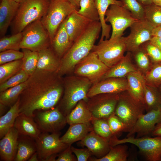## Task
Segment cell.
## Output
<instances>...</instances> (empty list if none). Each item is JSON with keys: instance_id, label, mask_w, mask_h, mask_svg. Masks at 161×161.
I'll return each instance as SVG.
<instances>
[{"instance_id": "14", "label": "cell", "mask_w": 161, "mask_h": 161, "mask_svg": "<svg viewBox=\"0 0 161 161\" xmlns=\"http://www.w3.org/2000/svg\"><path fill=\"white\" fill-rule=\"evenodd\" d=\"M60 131L52 133L41 132L35 139L39 161H45L49 157L58 154L69 145L62 142Z\"/></svg>"}, {"instance_id": "30", "label": "cell", "mask_w": 161, "mask_h": 161, "mask_svg": "<svg viewBox=\"0 0 161 161\" xmlns=\"http://www.w3.org/2000/svg\"><path fill=\"white\" fill-rule=\"evenodd\" d=\"M36 151L34 139L28 136L19 135L17 150L14 161H28Z\"/></svg>"}, {"instance_id": "15", "label": "cell", "mask_w": 161, "mask_h": 161, "mask_svg": "<svg viewBox=\"0 0 161 161\" xmlns=\"http://www.w3.org/2000/svg\"><path fill=\"white\" fill-rule=\"evenodd\" d=\"M130 33L126 37V51L133 52L143 44L151 40L154 28L145 20L137 21L130 27Z\"/></svg>"}, {"instance_id": "8", "label": "cell", "mask_w": 161, "mask_h": 161, "mask_svg": "<svg viewBox=\"0 0 161 161\" xmlns=\"http://www.w3.org/2000/svg\"><path fill=\"white\" fill-rule=\"evenodd\" d=\"M145 110L144 104L135 100L127 91L119 93L114 114L125 124L126 132L131 129Z\"/></svg>"}, {"instance_id": "45", "label": "cell", "mask_w": 161, "mask_h": 161, "mask_svg": "<svg viewBox=\"0 0 161 161\" xmlns=\"http://www.w3.org/2000/svg\"><path fill=\"white\" fill-rule=\"evenodd\" d=\"M141 46L152 63L161 62V50L150 41L145 42Z\"/></svg>"}, {"instance_id": "10", "label": "cell", "mask_w": 161, "mask_h": 161, "mask_svg": "<svg viewBox=\"0 0 161 161\" xmlns=\"http://www.w3.org/2000/svg\"><path fill=\"white\" fill-rule=\"evenodd\" d=\"M109 69L96 53L91 51L76 65L73 72L75 75L87 78L93 84L100 80Z\"/></svg>"}, {"instance_id": "16", "label": "cell", "mask_w": 161, "mask_h": 161, "mask_svg": "<svg viewBox=\"0 0 161 161\" xmlns=\"http://www.w3.org/2000/svg\"><path fill=\"white\" fill-rule=\"evenodd\" d=\"M161 121V107L143 114L128 132L126 137L134 135L138 138L151 134L156 126Z\"/></svg>"}, {"instance_id": "56", "label": "cell", "mask_w": 161, "mask_h": 161, "mask_svg": "<svg viewBox=\"0 0 161 161\" xmlns=\"http://www.w3.org/2000/svg\"><path fill=\"white\" fill-rule=\"evenodd\" d=\"M28 161H39L37 154L36 152L34 153L28 160Z\"/></svg>"}, {"instance_id": "51", "label": "cell", "mask_w": 161, "mask_h": 161, "mask_svg": "<svg viewBox=\"0 0 161 161\" xmlns=\"http://www.w3.org/2000/svg\"><path fill=\"white\" fill-rule=\"evenodd\" d=\"M150 41L161 50V38L153 36Z\"/></svg>"}, {"instance_id": "55", "label": "cell", "mask_w": 161, "mask_h": 161, "mask_svg": "<svg viewBox=\"0 0 161 161\" xmlns=\"http://www.w3.org/2000/svg\"><path fill=\"white\" fill-rule=\"evenodd\" d=\"M8 107L1 103H0V117L4 115L6 111V108Z\"/></svg>"}, {"instance_id": "23", "label": "cell", "mask_w": 161, "mask_h": 161, "mask_svg": "<svg viewBox=\"0 0 161 161\" xmlns=\"http://www.w3.org/2000/svg\"><path fill=\"white\" fill-rule=\"evenodd\" d=\"M38 59L36 69L57 72L61 59L50 46L38 52Z\"/></svg>"}, {"instance_id": "38", "label": "cell", "mask_w": 161, "mask_h": 161, "mask_svg": "<svg viewBox=\"0 0 161 161\" xmlns=\"http://www.w3.org/2000/svg\"><path fill=\"white\" fill-rule=\"evenodd\" d=\"M144 75L146 85L158 88L161 85V62L152 63L150 69Z\"/></svg>"}, {"instance_id": "58", "label": "cell", "mask_w": 161, "mask_h": 161, "mask_svg": "<svg viewBox=\"0 0 161 161\" xmlns=\"http://www.w3.org/2000/svg\"><path fill=\"white\" fill-rule=\"evenodd\" d=\"M14 0L17 2L20 3V2H21V1H22L23 0Z\"/></svg>"}, {"instance_id": "40", "label": "cell", "mask_w": 161, "mask_h": 161, "mask_svg": "<svg viewBox=\"0 0 161 161\" xmlns=\"http://www.w3.org/2000/svg\"><path fill=\"white\" fill-rule=\"evenodd\" d=\"M132 53L138 69L145 74L152 64L148 55L141 46Z\"/></svg>"}, {"instance_id": "50", "label": "cell", "mask_w": 161, "mask_h": 161, "mask_svg": "<svg viewBox=\"0 0 161 161\" xmlns=\"http://www.w3.org/2000/svg\"><path fill=\"white\" fill-rule=\"evenodd\" d=\"M151 134L154 136H161V121L157 124Z\"/></svg>"}, {"instance_id": "26", "label": "cell", "mask_w": 161, "mask_h": 161, "mask_svg": "<svg viewBox=\"0 0 161 161\" xmlns=\"http://www.w3.org/2000/svg\"><path fill=\"white\" fill-rule=\"evenodd\" d=\"M14 127L19 135L27 136L35 139L41 132L33 117L20 113L16 118Z\"/></svg>"}, {"instance_id": "24", "label": "cell", "mask_w": 161, "mask_h": 161, "mask_svg": "<svg viewBox=\"0 0 161 161\" xmlns=\"http://www.w3.org/2000/svg\"><path fill=\"white\" fill-rule=\"evenodd\" d=\"M138 70L132 63L131 52H127L119 62L109 69L101 80L110 78H125L128 74Z\"/></svg>"}, {"instance_id": "59", "label": "cell", "mask_w": 161, "mask_h": 161, "mask_svg": "<svg viewBox=\"0 0 161 161\" xmlns=\"http://www.w3.org/2000/svg\"><path fill=\"white\" fill-rule=\"evenodd\" d=\"M159 89L161 92V85H160L158 88Z\"/></svg>"}, {"instance_id": "17", "label": "cell", "mask_w": 161, "mask_h": 161, "mask_svg": "<svg viewBox=\"0 0 161 161\" xmlns=\"http://www.w3.org/2000/svg\"><path fill=\"white\" fill-rule=\"evenodd\" d=\"M128 88L126 77L110 78L92 84L87 96L90 98L100 94L119 93L127 91Z\"/></svg>"}, {"instance_id": "11", "label": "cell", "mask_w": 161, "mask_h": 161, "mask_svg": "<svg viewBox=\"0 0 161 161\" xmlns=\"http://www.w3.org/2000/svg\"><path fill=\"white\" fill-rule=\"evenodd\" d=\"M119 93L100 94L89 98L86 103L93 119H107L114 114Z\"/></svg>"}, {"instance_id": "35", "label": "cell", "mask_w": 161, "mask_h": 161, "mask_svg": "<svg viewBox=\"0 0 161 161\" xmlns=\"http://www.w3.org/2000/svg\"><path fill=\"white\" fill-rule=\"evenodd\" d=\"M24 54L22 59V69L30 76L35 70L38 59V52L22 49Z\"/></svg>"}, {"instance_id": "54", "label": "cell", "mask_w": 161, "mask_h": 161, "mask_svg": "<svg viewBox=\"0 0 161 161\" xmlns=\"http://www.w3.org/2000/svg\"><path fill=\"white\" fill-rule=\"evenodd\" d=\"M71 4L77 9L79 7V3L81 0H68Z\"/></svg>"}, {"instance_id": "12", "label": "cell", "mask_w": 161, "mask_h": 161, "mask_svg": "<svg viewBox=\"0 0 161 161\" xmlns=\"http://www.w3.org/2000/svg\"><path fill=\"white\" fill-rule=\"evenodd\" d=\"M105 16L106 22H109L112 28L110 38L122 36L125 30L138 21L125 7L116 4L110 6Z\"/></svg>"}, {"instance_id": "60", "label": "cell", "mask_w": 161, "mask_h": 161, "mask_svg": "<svg viewBox=\"0 0 161 161\" xmlns=\"http://www.w3.org/2000/svg\"><path fill=\"white\" fill-rule=\"evenodd\" d=\"M50 1L51 0H49Z\"/></svg>"}, {"instance_id": "57", "label": "cell", "mask_w": 161, "mask_h": 161, "mask_svg": "<svg viewBox=\"0 0 161 161\" xmlns=\"http://www.w3.org/2000/svg\"><path fill=\"white\" fill-rule=\"evenodd\" d=\"M153 4L159 6H161V0H152Z\"/></svg>"}, {"instance_id": "28", "label": "cell", "mask_w": 161, "mask_h": 161, "mask_svg": "<svg viewBox=\"0 0 161 161\" xmlns=\"http://www.w3.org/2000/svg\"><path fill=\"white\" fill-rule=\"evenodd\" d=\"M97 9L100 22L102 27V33L99 42L104 40L109 39L111 30V25L106 23L105 16L109 6L116 4L122 6L120 0H94Z\"/></svg>"}, {"instance_id": "5", "label": "cell", "mask_w": 161, "mask_h": 161, "mask_svg": "<svg viewBox=\"0 0 161 161\" xmlns=\"http://www.w3.org/2000/svg\"><path fill=\"white\" fill-rule=\"evenodd\" d=\"M76 10L68 0H50L48 9L41 20L49 34L51 41L61 23Z\"/></svg>"}, {"instance_id": "46", "label": "cell", "mask_w": 161, "mask_h": 161, "mask_svg": "<svg viewBox=\"0 0 161 161\" xmlns=\"http://www.w3.org/2000/svg\"><path fill=\"white\" fill-rule=\"evenodd\" d=\"M107 121L113 135L117 136L122 132H126V127L125 124L114 114L107 119Z\"/></svg>"}, {"instance_id": "25", "label": "cell", "mask_w": 161, "mask_h": 161, "mask_svg": "<svg viewBox=\"0 0 161 161\" xmlns=\"http://www.w3.org/2000/svg\"><path fill=\"white\" fill-rule=\"evenodd\" d=\"M66 19L60 25L54 37L51 41V47L60 59L67 52L73 43L66 30Z\"/></svg>"}, {"instance_id": "6", "label": "cell", "mask_w": 161, "mask_h": 161, "mask_svg": "<svg viewBox=\"0 0 161 161\" xmlns=\"http://www.w3.org/2000/svg\"><path fill=\"white\" fill-rule=\"evenodd\" d=\"M109 142L111 146L126 143L132 144L138 148L148 161H161V136L137 138L133 135L119 139L116 136L113 135Z\"/></svg>"}, {"instance_id": "42", "label": "cell", "mask_w": 161, "mask_h": 161, "mask_svg": "<svg viewBox=\"0 0 161 161\" xmlns=\"http://www.w3.org/2000/svg\"><path fill=\"white\" fill-rule=\"evenodd\" d=\"M144 7L145 20L154 27L161 25V6L152 4Z\"/></svg>"}, {"instance_id": "22", "label": "cell", "mask_w": 161, "mask_h": 161, "mask_svg": "<svg viewBox=\"0 0 161 161\" xmlns=\"http://www.w3.org/2000/svg\"><path fill=\"white\" fill-rule=\"evenodd\" d=\"M126 78L128 86L127 91L129 93L135 100L145 105L144 86L145 81L144 75L138 70L128 74Z\"/></svg>"}, {"instance_id": "52", "label": "cell", "mask_w": 161, "mask_h": 161, "mask_svg": "<svg viewBox=\"0 0 161 161\" xmlns=\"http://www.w3.org/2000/svg\"><path fill=\"white\" fill-rule=\"evenodd\" d=\"M153 36H157L161 38V25L155 27L153 31Z\"/></svg>"}, {"instance_id": "36", "label": "cell", "mask_w": 161, "mask_h": 161, "mask_svg": "<svg viewBox=\"0 0 161 161\" xmlns=\"http://www.w3.org/2000/svg\"><path fill=\"white\" fill-rule=\"evenodd\" d=\"M80 9L77 12L92 22L99 21L98 11L94 0H81Z\"/></svg>"}, {"instance_id": "29", "label": "cell", "mask_w": 161, "mask_h": 161, "mask_svg": "<svg viewBox=\"0 0 161 161\" xmlns=\"http://www.w3.org/2000/svg\"><path fill=\"white\" fill-rule=\"evenodd\" d=\"M66 117L67 123L69 125L88 123L93 119L86 103L83 100L80 101Z\"/></svg>"}, {"instance_id": "43", "label": "cell", "mask_w": 161, "mask_h": 161, "mask_svg": "<svg viewBox=\"0 0 161 161\" xmlns=\"http://www.w3.org/2000/svg\"><path fill=\"white\" fill-rule=\"evenodd\" d=\"M91 122L93 131L100 136L109 141L113 136L109 125L107 119H93Z\"/></svg>"}, {"instance_id": "9", "label": "cell", "mask_w": 161, "mask_h": 161, "mask_svg": "<svg viewBox=\"0 0 161 161\" xmlns=\"http://www.w3.org/2000/svg\"><path fill=\"white\" fill-rule=\"evenodd\" d=\"M22 32L23 37L21 49L38 52L51 45L49 34L41 20L29 24Z\"/></svg>"}, {"instance_id": "39", "label": "cell", "mask_w": 161, "mask_h": 161, "mask_svg": "<svg viewBox=\"0 0 161 161\" xmlns=\"http://www.w3.org/2000/svg\"><path fill=\"white\" fill-rule=\"evenodd\" d=\"M22 32L13 34L9 36H3L0 39V52L12 49L19 51L22 38Z\"/></svg>"}, {"instance_id": "2", "label": "cell", "mask_w": 161, "mask_h": 161, "mask_svg": "<svg viewBox=\"0 0 161 161\" xmlns=\"http://www.w3.org/2000/svg\"><path fill=\"white\" fill-rule=\"evenodd\" d=\"M101 30L99 21L90 23L61 59L57 72L59 75L62 76L73 72L76 65L91 51Z\"/></svg>"}, {"instance_id": "31", "label": "cell", "mask_w": 161, "mask_h": 161, "mask_svg": "<svg viewBox=\"0 0 161 161\" xmlns=\"http://www.w3.org/2000/svg\"><path fill=\"white\" fill-rule=\"evenodd\" d=\"M19 100L10 107L9 110L0 117V138L1 139L9 130L14 127L16 119L20 114Z\"/></svg>"}, {"instance_id": "20", "label": "cell", "mask_w": 161, "mask_h": 161, "mask_svg": "<svg viewBox=\"0 0 161 161\" xmlns=\"http://www.w3.org/2000/svg\"><path fill=\"white\" fill-rule=\"evenodd\" d=\"M77 10L72 12L66 19V30L73 43L92 22L78 14Z\"/></svg>"}, {"instance_id": "27", "label": "cell", "mask_w": 161, "mask_h": 161, "mask_svg": "<svg viewBox=\"0 0 161 161\" xmlns=\"http://www.w3.org/2000/svg\"><path fill=\"white\" fill-rule=\"evenodd\" d=\"M93 130L90 122L70 125L65 133L61 137L62 142L71 145L73 143L80 141L90 132Z\"/></svg>"}, {"instance_id": "48", "label": "cell", "mask_w": 161, "mask_h": 161, "mask_svg": "<svg viewBox=\"0 0 161 161\" xmlns=\"http://www.w3.org/2000/svg\"><path fill=\"white\" fill-rule=\"evenodd\" d=\"M71 149L72 153L76 156L78 161H87L92 155L88 148L79 149L71 146Z\"/></svg>"}, {"instance_id": "44", "label": "cell", "mask_w": 161, "mask_h": 161, "mask_svg": "<svg viewBox=\"0 0 161 161\" xmlns=\"http://www.w3.org/2000/svg\"><path fill=\"white\" fill-rule=\"evenodd\" d=\"M29 77L21 69L5 82L0 84V92L26 81Z\"/></svg>"}, {"instance_id": "37", "label": "cell", "mask_w": 161, "mask_h": 161, "mask_svg": "<svg viewBox=\"0 0 161 161\" xmlns=\"http://www.w3.org/2000/svg\"><path fill=\"white\" fill-rule=\"evenodd\" d=\"M22 59L0 65V84L7 80L22 69Z\"/></svg>"}, {"instance_id": "41", "label": "cell", "mask_w": 161, "mask_h": 161, "mask_svg": "<svg viewBox=\"0 0 161 161\" xmlns=\"http://www.w3.org/2000/svg\"><path fill=\"white\" fill-rule=\"evenodd\" d=\"M122 6L129 10L138 21L145 19V7L137 0H121Z\"/></svg>"}, {"instance_id": "21", "label": "cell", "mask_w": 161, "mask_h": 161, "mask_svg": "<svg viewBox=\"0 0 161 161\" xmlns=\"http://www.w3.org/2000/svg\"><path fill=\"white\" fill-rule=\"evenodd\" d=\"M19 5L14 0H1L0 4V35L4 36Z\"/></svg>"}, {"instance_id": "3", "label": "cell", "mask_w": 161, "mask_h": 161, "mask_svg": "<svg viewBox=\"0 0 161 161\" xmlns=\"http://www.w3.org/2000/svg\"><path fill=\"white\" fill-rule=\"evenodd\" d=\"M63 80L64 95L57 107L66 116L80 101H87V93L92 83L87 78L75 75L65 77Z\"/></svg>"}, {"instance_id": "34", "label": "cell", "mask_w": 161, "mask_h": 161, "mask_svg": "<svg viewBox=\"0 0 161 161\" xmlns=\"http://www.w3.org/2000/svg\"><path fill=\"white\" fill-rule=\"evenodd\" d=\"M26 81L0 93V103L10 107L18 100L25 88Z\"/></svg>"}, {"instance_id": "18", "label": "cell", "mask_w": 161, "mask_h": 161, "mask_svg": "<svg viewBox=\"0 0 161 161\" xmlns=\"http://www.w3.org/2000/svg\"><path fill=\"white\" fill-rule=\"evenodd\" d=\"M78 144L86 146L97 158H101L109 152L111 147L109 141L100 136L94 131L89 132Z\"/></svg>"}, {"instance_id": "32", "label": "cell", "mask_w": 161, "mask_h": 161, "mask_svg": "<svg viewBox=\"0 0 161 161\" xmlns=\"http://www.w3.org/2000/svg\"><path fill=\"white\" fill-rule=\"evenodd\" d=\"M144 100L146 112L161 107V92L158 88L144 86Z\"/></svg>"}, {"instance_id": "4", "label": "cell", "mask_w": 161, "mask_h": 161, "mask_svg": "<svg viewBox=\"0 0 161 161\" xmlns=\"http://www.w3.org/2000/svg\"><path fill=\"white\" fill-rule=\"evenodd\" d=\"M49 0H23L19 5L11 24L12 35L21 32L29 24L41 20L46 13Z\"/></svg>"}, {"instance_id": "53", "label": "cell", "mask_w": 161, "mask_h": 161, "mask_svg": "<svg viewBox=\"0 0 161 161\" xmlns=\"http://www.w3.org/2000/svg\"><path fill=\"white\" fill-rule=\"evenodd\" d=\"M144 6L150 5L153 4L152 0H137Z\"/></svg>"}, {"instance_id": "7", "label": "cell", "mask_w": 161, "mask_h": 161, "mask_svg": "<svg viewBox=\"0 0 161 161\" xmlns=\"http://www.w3.org/2000/svg\"><path fill=\"white\" fill-rule=\"evenodd\" d=\"M126 38L123 36L109 38L95 45L91 51L110 68L119 62L126 51Z\"/></svg>"}, {"instance_id": "33", "label": "cell", "mask_w": 161, "mask_h": 161, "mask_svg": "<svg viewBox=\"0 0 161 161\" xmlns=\"http://www.w3.org/2000/svg\"><path fill=\"white\" fill-rule=\"evenodd\" d=\"M128 147L126 145L120 144L111 146L109 152L103 157L89 159L92 161H126L128 154Z\"/></svg>"}, {"instance_id": "49", "label": "cell", "mask_w": 161, "mask_h": 161, "mask_svg": "<svg viewBox=\"0 0 161 161\" xmlns=\"http://www.w3.org/2000/svg\"><path fill=\"white\" fill-rule=\"evenodd\" d=\"M71 145L58 154L56 161H75L77 160L72 154Z\"/></svg>"}, {"instance_id": "13", "label": "cell", "mask_w": 161, "mask_h": 161, "mask_svg": "<svg viewBox=\"0 0 161 161\" xmlns=\"http://www.w3.org/2000/svg\"><path fill=\"white\" fill-rule=\"evenodd\" d=\"M33 117L41 132L60 131L67 123L66 116L57 107L49 110L36 111Z\"/></svg>"}, {"instance_id": "1", "label": "cell", "mask_w": 161, "mask_h": 161, "mask_svg": "<svg viewBox=\"0 0 161 161\" xmlns=\"http://www.w3.org/2000/svg\"><path fill=\"white\" fill-rule=\"evenodd\" d=\"M61 76L56 72L36 69L19 97L20 113L33 117L36 111L54 108L64 91Z\"/></svg>"}, {"instance_id": "47", "label": "cell", "mask_w": 161, "mask_h": 161, "mask_svg": "<svg viewBox=\"0 0 161 161\" xmlns=\"http://www.w3.org/2000/svg\"><path fill=\"white\" fill-rule=\"evenodd\" d=\"M24 54L22 52L12 49L4 50L0 53V64L22 59Z\"/></svg>"}, {"instance_id": "19", "label": "cell", "mask_w": 161, "mask_h": 161, "mask_svg": "<svg viewBox=\"0 0 161 161\" xmlns=\"http://www.w3.org/2000/svg\"><path fill=\"white\" fill-rule=\"evenodd\" d=\"M19 133L13 127L0 141V160L14 161L16 155Z\"/></svg>"}]
</instances>
